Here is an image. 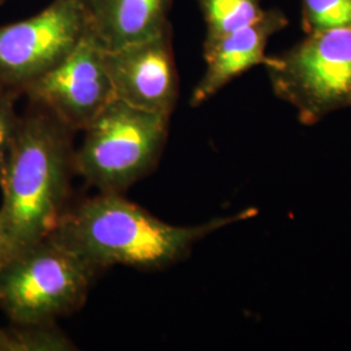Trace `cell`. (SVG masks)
<instances>
[{"mask_svg":"<svg viewBox=\"0 0 351 351\" xmlns=\"http://www.w3.org/2000/svg\"><path fill=\"white\" fill-rule=\"evenodd\" d=\"M3 264V258H1V242H0V267Z\"/></svg>","mask_w":351,"mask_h":351,"instance_id":"obj_15","label":"cell"},{"mask_svg":"<svg viewBox=\"0 0 351 351\" xmlns=\"http://www.w3.org/2000/svg\"><path fill=\"white\" fill-rule=\"evenodd\" d=\"M23 95L49 110L72 132L84 130L114 99L104 49L90 27L75 50L32 82Z\"/></svg>","mask_w":351,"mask_h":351,"instance_id":"obj_7","label":"cell"},{"mask_svg":"<svg viewBox=\"0 0 351 351\" xmlns=\"http://www.w3.org/2000/svg\"><path fill=\"white\" fill-rule=\"evenodd\" d=\"M256 208L216 217L204 224H167L119 193H103L65 210L50 236L98 272L112 265L163 269L184 261L213 232L254 217Z\"/></svg>","mask_w":351,"mask_h":351,"instance_id":"obj_1","label":"cell"},{"mask_svg":"<svg viewBox=\"0 0 351 351\" xmlns=\"http://www.w3.org/2000/svg\"><path fill=\"white\" fill-rule=\"evenodd\" d=\"M306 34L351 27V0H302Z\"/></svg>","mask_w":351,"mask_h":351,"instance_id":"obj_13","label":"cell"},{"mask_svg":"<svg viewBox=\"0 0 351 351\" xmlns=\"http://www.w3.org/2000/svg\"><path fill=\"white\" fill-rule=\"evenodd\" d=\"M73 345L51 326L0 329V351L71 350Z\"/></svg>","mask_w":351,"mask_h":351,"instance_id":"obj_12","label":"cell"},{"mask_svg":"<svg viewBox=\"0 0 351 351\" xmlns=\"http://www.w3.org/2000/svg\"><path fill=\"white\" fill-rule=\"evenodd\" d=\"M171 116L113 99L88 124L75 171L103 193H119L147 175L158 162Z\"/></svg>","mask_w":351,"mask_h":351,"instance_id":"obj_4","label":"cell"},{"mask_svg":"<svg viewBox=\"0 0 351 351\" xmlns=\"http://www.w3.org/2000/svg\"><path fill=\"white\" fill-rule=\"evenodd\" d=\"M88 32L85 0H53L36 16L0 26V88L23 95Z\"/></svg>","mask_w":351,"mask_h":351,"instance_id":"obj_6","label":"cell"},{"mask_svg":"<svg viewBox=\"0 0 351 351\" xmlns=\"http://www.w3.org/2000/svg\"><path fill=\"white\" fill-rule=\"evenodd\" d=\"M114 98L150 112L171 116L178 97V75L171 24L154 37L104 51Z\"/></svg>","mask_w":351,"mask_h":351,"instance_id":"obj_8","label":"cell"},{"mask_svg":"<svg viewBox=\"0 0 351 351\" xmlns=\"http://www.w3.org/2000/svg\"><path fill=\"white\" fill-rule=\"evenodd\" d=\"M88 27L104 51L145 40L169 25L173 0H85Z\"/></svg>","mask_w":351,"mask_h":351,"instance_id":"obj_10","label":"cell"},{"mask_svg":"<svg viewBox=\"0 0 351 351\" xmlns=\"http://www.w3.org/2000/svg\"><path fill=\"white\" fill-rule=\"evenodd\" d=\"M19 97L11 90L0 88V184L7 172L21 123V117L14 108Z\"/></svg>","mask_w":351,"mask_h":351,"instance_id":"obj_14","label":"cell"},{"mask_svg":"<svg viewBox=\"0 0 351 351\" xmlns=\"http://www.w3.org/2000/svg\"><path fill=\"white\" fill-rule=\"evenodd\" d=\"M206 23L203 50L263 16L262 0H198Z\"/></svg>","mask_w":351,"mask_h":351,"instance_id":"obj_11","label":"cell"},{"mask_svg":"<svg viewBox=\"0 0 351 351\" xmlns=\"http://www.w3.org/2000/svg\"><path fill=\"white\" fill-rule=\"evenodd\" d=\"M288 17L280 10L264 11L250 25L239 29L203 50L206 72L191 94L190 104L197 107L213 98L230 81L268 60L265 49L271 37L288 26Z\"/></svg>","mask_w":351,"mask_h":351,"instance_id":"obj_9","label":"cell"},{"mask_svg":"<svg viewBox=\"0 0 351 351\" xmlns=\"http://www.w3.org/2000/svg\"><path fill=\"white\" fill-rule=\"evenodd\" d=\"M4 1H5V0H0V5H1Z\"/></svg>","mask_w":351,"mask_h":351,"instance_id":"obj_16","label":"cell"},{"mask_svg":"<svg viewBox=\"0 0 351 351\" xmlns=\"http://www.w3.org/2000/svg\"><path fill=\"white\" fill-rule=\"evenodd\" d=\"M71 133L49 110L29 101L0 184L3 264L47 239L65 213L75 169Z\"/></svg>","mask_w":351,"mask_h":351,"instance_id":"obj_2","label":"cell"},{"mask_svg":"<svg viewBox=\"0 0 351 351\" xmlns=\"http://www.w3.org/2000/svg\"><path fill=\"white\" fill-rule=\"evenodd\" d=\"M264 66L277 98L293 106L304 125L351 107V27L306 34Z\"/></svg>","mask_w":351,"mask_h":351,"instance_id":"obj_5","label":"cell"},{"mask_svg":"<svg viewBox=\"0 0 351 351\" xmlns=\"http://www.w3.org/2000/svg\"><path fill=\"white\" fill-rule=\"evenodd\" d=\"M97 274L49 236L0 267V308L16 326H51L84 303Z\"/></svg>","mask_w":351,"mask_h":351,"instance_id":"obj_3","label":"cell"}]
</instances>
